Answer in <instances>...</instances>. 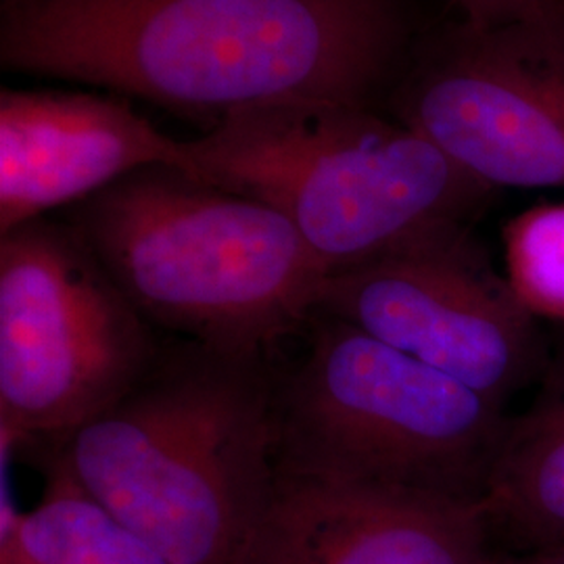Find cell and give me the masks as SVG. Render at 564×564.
Segmentation results:
<instances>
[{
    "label": "cell",
    "mask_w": 564,
    "mask_h": 564,
    "mask_svg": "<svg viewBox=\"0 0 564 564\" xmlns=\"http://www.w3.org/2000/svg\"><path fill=\"white\" fill-rule=\"evenodd\" d=\"M402 42L395 0H2L0 63L220 118L364 105Z\"/></svg>",
    "instance_id": "cell-1"
},
{
    "label": "cell",
    "mask_w": 564,
    "mask_h": 564,
    "mask_svg": "<svg viewBox=\"0 0 564 564\" xmlns=\"http://www.w3.org/2000/svg\"><path fill=\"white\" fill-rule=\"evenodd\" d=\"M276 383L268 358L160 351L48 460L167 563L237 564L279 477Z\"/></svg>",
    "instance_id": "cell-2"
},
{
    "label": "cell",
    "mask_w": 564,
    "mask_h": 564,
    "mask_svg": "<svg viewBox=\"0 0 564 564\" xmlns=\"http://www.w3.org/2000/svg\"><path fill=\"white\" fill-rule=\"evenodd\" d=\"M67 224L149 324L268 358L316 314L328 268L263 203L176 167H142L72 207Z\"/></svg>",
    "instance_id": "cell-3"
},
{
    "label": "cell",
    "mask_w": 564,
    "mask_h": 564,
    "mask_svg": "<svg viewBox=\"0 0 564 564\" xmlns=\"http://www.w3.org/2000/svg\"><path fill=\"white\" fill-rule=\"evenodd\" d=\"M184 151V174L279 212L328 274L468 228L494 191L414 128L349 102L237 109Z\"/></svg>",
    "instance_id": "cell-4"
},
{
    "label": "cell",
    "mask_w": 564,
    "mask_h": 564,
    "mask_svg": "<svg viewBox=\"0 0 564 564\" xmlns=\"http://www.w3.org/2000/svg\"><path fill=\"white\" fill-rule=\"evenodd\" d=\"M300 366L276 383V470L484 502L508 426L468 384L314 314Z\"/></svg>",
    "instance_id": "cell-5"
},
{
    "label": "cell",
    "mask_w": 564,
    "mask_h": 564,
    "mask_svg": "<svg viewBox=\"0 0 564 564\" xmlns=\"http://www.w3.org/2000/svg\"><path fill=\"white\" fill-rule=\"evenodd\" d=\"M160 351L69 224L39 218L0 235V437L55 440L97 419Z\"/></svg>",
    "instance_id": "cell-6"
},
{
    "label": "cell",
    "mask_w": 564,
    "mask_h": 564,
    "mask_svg": "<svg viewBox=\"0 0 564 564\" xmlns=\"http://www.w3.org/2000/svg\"><path fill=\"white\" fill-rule=\"evenodd\" d=\"M316 314L349 324L498 405L535 364L531 312L468 228L330 272Z\"/></svg>",
    "instance_id": "cell-7"
},
{
    "label": "cell",
    "mask_w": 564,
    "mask_h": 564,
    "mask_svg": "<svg viewBox=\"0 0 564 564\" xmlns=\"http://www.w3.org/2000/svg\"><path fill=\"white\" fill-rule=\"evenodd\" d=\"M400 113L489 188H564V23H464L412 76Z\"/></svg>",
    "instance_id": "cell-8"
},
{
    "label": "cell",
    "mask_w": 564,
    "mask_h": 564,
    "mask_svg": "<svg viewBox=\"0 0 564 564\" xmlns=\"http://www.w3.org/2000/svg\"><path fill=\"white\" fill-rule=\"evenodd\" d=\"M485 502L279 475L237 564H496Z\"/></svg>",
    "instance_id": "cell-9"
},
{
    "label": "cell",
    "mask_w": 564,
    "mask_h": 564,
    "mask_svg": "<svg viewBox=\"0 0 564 564\" xmlns=\"http://www.w3.org/2000/svg\"><path fill=\"white\" fill-rule=\"evenodd\" d=\"M153 165L184 172V141L93 93H0V235Z\"/></svg>",
    "instance_id": "cell-10"
},
{
    "label": "cell",
    "mask_w": 564,
    "mask_h": 564,
    "mask_svg": "<svg viewBox=\"0 0 564 564\" xmlns=\"http://www.w3.org/2000/svg\"><path fill=\"white\" fill-rule=\"evenodd\" d=\"M0 564L170 563L48 460L39 505L0 531Z\"/></svg>",
    "instance_id": "cell-11"
},
{
    "label": "cell",
    "mask_w": 564,
    "mask_h": 564,
    "mask_svg": "<svg viewBox=\"0 0 564 564\" xmlns=\"http://www.w3.org/2000/svg\"><path fill=\"white\" fill-rule=\"evenodd\" d=\"M484 502L491 524H506L540 550L564 544V384L508 426Z\"/></svg>",
    "instance_id": "cell-12"
},
{
    "label": "cell",
    "mask_w": 564,
    "mask_h": 564,
    "mask_svg": "<svg viewBox=\"0 0 564 564\" xmlns=\"http://www.w3.org/2000/svg\"><path fill=\"white\" fill-rule=\"evenodd\" d=\"M506 281L531 314L564 321V202L524 209L505 230Z\"/></svg>",
    "instance_id": "cell-13"
},
{
    "label": "cell",
    "mask_w": 564,
    "mask_h": 564,
    "mask_svg": "<svg viewBox=\"0 0 564 564\" xmlns=\"http://www.w3.org/2000/svg\"><path fill=\"white\" fill-rule=\"evenodd\" d=\"M470 28L512 23H563L564 0H456Z\"/></svg>",
    "instance_id": "cell-14"
},
{
    "label": "cell",
    "mask_w": 564,
    "mask_h": 564,
    "mask_svg": "<svg viewBox=\"0 0 564 564\" xmlns=\"http://www.w3.org/2000/svg\"><path fill=\"white\" fill-rule=\"evenodd\" d=\"M531 564H564V544L542 547L535 556H531Z\"/></svg>",
    "instance_id": "cell-15"
},
{
    "label": "cell",
    "mask_w": 564,
    "mask_h": 564,
    "mask_svg": "<svg viewBox=\"0 0 564 564\" xmlns=\"http://www.w3.org/2000/svg\"><path fill=\"white\" fill-rule=\"evenodd\" d=\"M496 564H531V558H524V561H498Z\"/></svg>",
    "instance_id": "cell-16"
}]
</instances>
